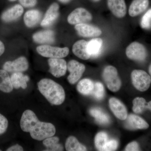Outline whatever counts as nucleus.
I'll list each match as a JSON object with an SVG mask.
<instances>
[{"label":"nucleus","instance_id":"obj_1","mask_svg":"<svg viewBox=\"0 0 151 151\" xmlns=\"http://www.w3.org/2000/svg\"><path fill=\"white\" fill-rule=\"evenodd\" d=\"M20 124L22 130L29 133L32 138L36 140H44L54 136L56 132L53 124L40 122L31 110H26L23 113Z\"/></svg>","mask_w":151,"mask_h":151},{"label":"nucleus","instance_id":"obj_2","mask_svg":"<svg viewBox=\"0 0 151 151\" xmlns=\"http://www.w3.org/2000/svg\"><path fill=\"white\" fill-rule=\"evenodd\" d=\"M38 87L40 93L52 105H61L65 100V92L63 87L51 79H42L38 83Z\"/></svg>","mask_w":151,"mask_h":151},{"label":"nucleus","instance_id":"obj_3","mask_svg":"<svg viewBox=\"0 0 151 151\" xmlns=\"http://www.w3.org/2000/svg\"><path fill=\"white\" fill-rule=\"evenodd\" d=\"M103 77L108 89L113 92L119 91L122 85L121 79L116 68L108 65L104 68Z\"/></svg>","mask_w":151,"mask_h":151},{"label":"nucleus","instance_id":"obj_4","mask_svg":"<svg viewBox=\"0 0 151 151\" xmlns=\"http://www.w3.org/2000/svg\"><path fill=\"white\" fill-rule=\"evenodd\" d=\"M131 77L134 86L141 92L146 91L150 86V76L144 70H134L132 72Z\"/></svg>","mask_w":151,"mask_h":151},{"label":"nucleus","instance_id":"obj_5","mask_svg":"<svg viewBox=\"0 0 151 151\" xmlns=\"http://www.w3.org/2000/svg\"><path fill=\"white\" fill-rule=\"evenodd\" d=\"M38 53L42 56L49 58H63L68 55V47H55L48 45H42L37 47Z\"/></svg>","mask_w":151,"mask_h":151},{"label":"nucleus","instance_id":"obj_6","mask_svg":"<svg viewBox=\"0 0 151 151\" xmlns=\"http://www.w3.org/2000/svg\"><path fill=\"white\" fill-rule=\"evenodd\" d=\"M126 55L127 57L130 59L143 61L147 58V51L142 44L137 42H134L127 47Z\"/></svg>","mask_w":151,"mask_h":151},{"label":"nucleus","instance_id":"obj_7","mask_svg":"<svg viewBox=\"0 0 151 151\" xmlns=\"http://www.w3.org/2000/svg\"><path fill=\"white\" fill-rule=\"evenodd\" d=\"M92 19V14L87 10L83 8H78L68 15L67 20L70 24H78L86 23L91 21Z\"/></svg>","mask_w":151,"mask_h":151},{"label":"nucleus","instance_id":"obj_8","mask_svg":"<svg viewBox=\"0 0 151 151\" xmlns=\"http://www.w3.org/2000/svg\"><path fill=\"white\" fill-rule=\"evenodd\" d=\"M67 69L70 73L68 80L70 84H73L81 78L85 71V66L76 60H71L68 63Z\"/></svg>","mask_w":151,"mask_h":151},{"label":"nucleus","instance_id":"obj_9","mask_svg":"<svg viewBox=\"0 0 151 151\" xmlns=\"http://www.w3.org/2000/svg\"><path fill=\"white\" fill-rule=\"evenodd\" d=\"M50 73L55 77L60 78L65 75L67 65L65 60L60 58H50L48 60Z\"/></svg>","mask_w":151,"mask_h":151},{"label":"nucleus","instance_id":"obj_10","mask_svg":"<svg viewBox=\"0 0 151 151\" xmlns=\"http://www.w3.org/2000/svg\"><path fill=\"white\" fill-rule=\"evenodd\" d=\"M29 63L27 60L23 56L19 57L13 61H7L3 66V68L7 72H22L27 70Z\"/></svg>","mask_w":151,"mask_h":151},{"label":"nucleus","instance_id":"obj_11","mask_svg":"<svg viewBox=\"0 0 151 151\" xmlns=\"http://www.w3.org/2000/svg\"><path fill=\"white\" fill-rule=\"evenodd\" d=\"M75 29L78 34L83 37H96L101 35L102 33L99 28L86 23L76 24Z\"/></svg>","mask_w":151,"mask_h":151},{"label":"nucleus","instance_id":"obj_12","mask_svg":"<svg viewBox=\"0 0 151 151\" xmlns=\"http://www.w3.org/2000/svg\"><path fill=\"white\" fill-rule=\"evenodd\" d=\"M108 8L116 17L122 18L126 16L127 9L125 0H107Z\"/></svg>","mask_w":151,"mask_h":151},{"label":"nucleus","instance_id":"obj_13","mask_svg":"<svg viewBox=\"0 0 151 151\" xmlns=\"http://www.w3.org/2000/svg\"><path fill=\"white\" fill-rule=\"evenodd\" d=\"M109 105L111 111L117 118L125 120L128 116L126 106L117 98L112 97L109 100Z\"/></svg>","mask_w":151,"mask_h":151},{"label":"nucleus","instance_id":"obj_14","mask_svg":"<svg viewBox=\"0 0 151 151\" xmlns=\"http://www.w3.org/2000/svg\"><path fill=\"white\" fill-rule=\"evenodd\" d=\"M127 119L125 126L129 129H145L149 128V124L139 116L130 114Z\"/></svg>","mask_w":151,"mask_h":151},{"label":"nucleus","instance_id":"obj_15","mask_svg":"<svg viewBox=\"0 0 151 151\" xmlns=\"http://www.w3.org/2000/svg\"><path fill=\"white\" fill-rule=\"evenodd\" d=\"M59 6L58 4L54 3L49 7L42 21L41 25L42 27L49 26L55 22L59 16Z\"/></svg>","mask_w":151,"mask_h":151},{"label":"nucleus","instance_id":"obj_16","mask_svg":"<svg viewBox=\"0 0 151 151\" xmlns=\"http://www.w3.org/2000/svg\"><path fill=\"white\" fill-rule=\"evenodd\" d=\"M23 12L24 9L22 6L16 5L4 12L2 14L1 19L4 22H6L13 21L21 16Z\"/></svg>","mask_w":151,"mask_h":151},{"label":"nucleus","instance_id":"obj_17","mask_svg":"<svg viewBox=\"0 0 151 151\" xmlns=\"http://www.w3.org/2000/svg\"><path fill=\"white\" fill-rule=\"evenodd\" d=\"M72 51L76 56L80 59L86 60L91 57L87 50V42L84 40H80L73 44Z\"/></svg>","mask_w":151,"mask_h":151},{"label":"nucleus","instance_id":"obj_18","mask_svg":"<svg viewBox=\"0 0 151 151\" xmlns=\"http://www.w3.org/2000/svg\"><path fill=\"white\" fill-rule=\"evenodd\" d=\"M149 5V0H134L129 8V14L132 17L137 16L147 9Z\"/></svg>","mask_w":151,"mask_h":151},{"label":"nucleus","instance_id":"obj_19","mask_svg":"<svg viewBox=\"0 0 151 151\" xmlns=\"http://www.w3.org/2000/svg\"><path fill=\"white\" fill-rule=\"evenodd\" d=\"M42 14L37 10H30L25 14L24 17V23L27 27L31 28L35 26L41 19Z\"/></svg>","mask_w":151,"mask_h":151},{"label":"nucleus","instance_id":"obj_20","mask_svg":"<svg viewBox=\"0 0 151 151\" xmlns=\"http://www.w3.org/2000/svg\"><path fill=\"white\" fill-rule=\"evenodd\" d=\"M33 39L37 43H52L55 41V33L52 30L38 32L33 35Z\"/></svg>","mask_w":151,"mask_h":151},{"label":"nucleus","instance_id":"obj_21","mask_svg":"<svg viewBox=\"0 0 151 151\" xmlns=\"http://www.w3.org/2000/svg\"><path fill=\"white\" fill-rule=\"evenodd\" d=\"M11 81L13 87L15 89H18L21 87L23 89L27 87V82L29 78L27 75H24L22 72H14L11 77Z\"/></svg>","mask_w":151,"mask_h":151},{"label":"nucleus","instance_id":"obj_22","mask_svg":"<svg viewBox=\"0 0 151 151\" xmlns=\"http://www.w3.org/2000/svg\"><path fill=\"white\" fill-rule=\"evenodd\" d=\"M103 41L100 38L92 39L87 42V50L91 57H96L100 55L102 50Z\"/></svg>","mask_w":151,"mask_h":151},{"label":"nucleus","instance_id":"obj_23","mask_svg":"<svg viewBox=\"0 0 151 151\" xmlns=\"http://www.w3.org/2000/svg\"><path fill=\"white\" fill-rule=\"evenodd\" d=\"M89 113L98 124L105 125L110 123V117L100 108H92L90 109Z\"/></svg>","mask_w":151,"mask_h":151},{"label":"nucleus","instance_id":"obj_24","mask_svg":"<svg viewBox=\"0 0 151 151\" xmlns=\"http://www.w3.org/2000/svg\"><path fill=\"white\" fill-rule=\"evenodd\" d=\"M13 89L11 78L8 73L4 70H0V90L5 93H9Z\"/></svg>","mask_w":151,"mask_h":151},{"label":"nucleus","instance_id":"obj_25","mask_svg":"<svg viewBox=\"0 0 151 151\" xmlns=\"http://www.w3.org/2000/svg\"><path fill=\"white\" fill-rule=\"evenodd\" d=\"M94 83L89 78H84L78 82L77 90L79 93L84 95L92 94L94 89Z\"/></svg>","mask_w":151,"mask_h":151},{"label":"nucleus","instance_id":"obj_26","mask_svg":"<svg viewBox=\"0 0 151 151\" xmlns=\"http://www.w3.org/2000/svg\"><path fill=\"white\" fill-rule=\"evenodd\" d=\"M59 138L53 136L44 140L43 144L47 148L45 151H63V147L61 144H59Z\"/></svg>","mask_w":151,"mask_h":151},{"label":"nucleus","instance_id":"obj_27","mask_svg":"<svg viewBox=\"0 0 151 151\" xmlns=\"http://www.w3.org/2000/svg\"><path fill=\"white\" fill-rule=\"evenodd\" d=\"M65 147L68 151H85L86 148L78 142L76 138L73 136L68 137L66 140Z\"/></svg>","mask_w":151,"mask_h":151},{"label":"nucleus","instance_id":"obj_28","mask_svg":"<svg viewBox=\"0 0 151 151\" xmlns=\"http://www.w3.org/2000/svg\"><path fill=\"white\" fill-rule=\"evenodd\" d=\"M133 111L135 113L139 114L144 112L146 109L149 110L148 103L142 97H137L133 101Z\"/></svg>","mask_w":151,"mask_h":151},{"label":"nucleus","instance_id":"obj_29","mask_svg":"<svg viewBox=\"0 0 151 151\" xmlns=\"http://www.w3.org/2000/svg\"><path fill=\"white\" fill-rule=\"evenodd\" d=\"M108 135L105 132H100L95 136L94 142L96 148L99 151H103V148L108 142Z\"/></svg>","mask_w":151,"mask_h":151},{"label":"nucleus","instance_id":"obj_30","mask_svg":"<svg viewBox=\"0 0 151 151\" xmlns=\"http://www.w3.org/2000/svg\"><path fill=\"white\" fill-rule=\"evenodd\" d=\"M97 100H101L105 96V89L102 83L97 82L94 84V89L92 94Z\"/></svg>","mask_w":151,"mask_h":151},{"label":"nucleus","instance_id":"obj_31","mask_svg":"<svg viewBox=\"0 0 151 151\" xmlns=\"http://www.w3.org/2000/svg\"><path fill=\"white\" fill-rule=\"evenodd\" d=\"M141 26L143 29H148L151 27V9L143 16L141 22Z\"/></svg>","mask_w":151,"mask_h":151},{"label":"nucleus","instance_id":"obj_32","mask_svg":"<svg viewBox=\"0 0 151 151\" xmlns=\"http://www.w3.org/2000/svg\"><path fill=\"white\" fill-rule=\"evenodd\" d=\"M118 142L116 140H108L103 148V151H115L118 147Z\"/></svg>","mask_w":151,"mask_h":151},{"label":"nucleus","instance_id":"obj_33","mask_svg":"<svg viewBox=\"0 0 151 151\" xmlns=\"http://www.w3.org/2000/svg\"><path fill=\"white\" fill-rule=\"evenodd\" d=\"M8 127V121L5 116L0 113V135L6 131Z\"/></svg>","mask_w":151,"mask_h":151},{"label":"nucleus","instance_id":"obj_34","mask_svg":"<svg viewBox=\"0 0 151 151\" xmlns=\"http://www.w3.org/2000/svg\"><path fill=\"white\" fill-rule=\"evenodd\" d=\"M21 4L25 7H32L37 3V0H19Z\"/></svg>","mask_w":151,"mask_h":151},{"label":"nucleus","instance_id":"obj_35","mask_svg":"<svg viewBox=\"0 0 151 151\" xmlns=\"http://www.w3.org/2000/svg\"><path fill=\"white\" fill-rule=\"evenodd\" d=\"M139 150V145L137 142H133L128 144L125 149V151H135Z\"/></svg>","mask_w":151,"mask_h":151},{"label":"nucleus","instance_id":"obj_36","mask_svg":"<svg viewBox=\"0 0 151 151\" xmlns=\"http://www.w3.org/2000/svg\"><path fill=\"white\" fill-rule=\"evenodd\" d=\"M24 150L23 148L21 146L18 145H14L10 147L7 150V151H23Z\"/></svg>","mask_w":151,"mask_h":151},{"label":"nucleus","instance_id":"obj_37","mask_svg":"<svg viewBox=\"0 0 151 151\" xmlns=\"http://www.w3.org/2000/svg\"><path fill=\"white\" fill-rule=\"evenodd\" d=\"M5 51V47L4 44L0 41V56L4 53Z\"/></svg>","mask_w":151,"mask_h":151},{"label":"nucleus","instance_id":"obj_38","mask_svg":"<svg viewBox=\"0 0 151 151\" xmlns=\"http://www.w3.org/2000/svg\"><path fill=\"white\" fill-rule=\"evenodd\" d=\"M60 2L64 4H66V3H68L70 2L71 0H58Z\"/></svg>","mask_w":151,"mask_h":151},{"label":"nucleus","instance_id":"obj_39","mask_svg":"<svg viewBox=\"0 0 151 151\" xmlns=\"http://www.w3.org/2000/svg\"><path fill=\"white\" fill-rule=\"evenodd\" d=\"M149 73H150V75L151 76V65H150V66H149Z\"/></svg>","mask_w":151,"mask_h":151},{"label":"nucleus","instance_id":"obj_40","mask_svg":"<svg viewBox=\"0 0 151 151\" xmlns=\"http://www.w3.org/2000/svg\"><path fill=\"white\" fill-rule=\"evenodd\" d=\"M148 103L149 105V110L151 111V101L149 102Z\"/></svg>","mask_w":151,"mask_h":151},{"label":"nucleus","instance_id":"obj_41","mask_svg":"<svg viewBox=\"0 0 151 151\" xmlns=\"http://www.w3.org/2000/svg\"><path fill=\"white\" fill-rule=\"evenodd\" d=\"M92 1H93L95 2H97L100 1V0H92Z\"/></svg>","mask_w":151,"mask_h":151},{"label":"nucleus","instance_id":"obj_42","mask_svg":"<svg viewBox=\"0 0 151 151\" xmlns=\"http://www.w3.org/2000/svg\"><path fill=\"white\" fill-rule=\"evenodd\" d=\"M9 1H16V0H9Z\"/></svg>","mask_w":151,"mask_h":151},{"label":"nucleus","instance_id":"obj_43","mask_svg":"<svg viewBox=\"0 0 151 151\" xmlns=\"http://www.w3.org/2000/svg\"><path fill=\"white\" fill-rule=\"evenodd\" d=\"M1 151V150H0V151Z\"/></svg>","mask_w":151,"mask_h":151}]
</instances>
